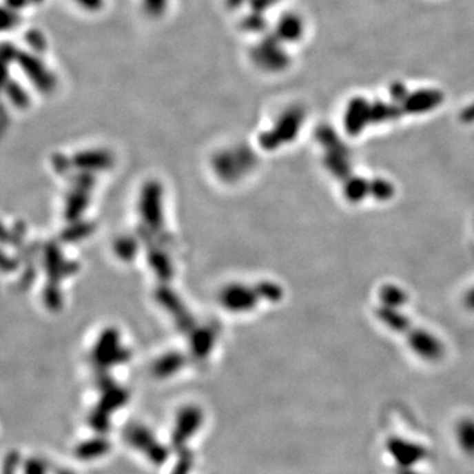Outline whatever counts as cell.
I'll list each match as a JSON object with an SVG mask.
<instances>
[{"mask_svg": "<svg viewBox=\"0 0 474 474\" xmlns=\"http://www.w3.org/2000/svg\"><path fill=\"white\" fill-rule=\"evenodd\" d=\"M254 61L269 72L283 70L290 62L286 52L282 49L281 41L276 36L267 37L265 41L256 48Z\"/></svg>", "mask_w": 474, "mask_h": 474, "instance_id": "obj_1", "label": "cell"}, {"mask_svg": "<svg viewBox=\"0 0 474 474\" xmlns=\"http://www.w3.org/2000/svg\"><path fill=\"white\" fill-rule=\"evenodd\" d=\"M371 102L362 96L353 98L344 114V127L351 134H361L369 125Z\"/></svg>", "mask_w": 474, "mask_h": 474, "instance_id": "obj_3", "label": "cell"}, {"mask_svg": "<svg viewBox=\"0 0 474 474\" xmlns=\"http://www.w3.org/2000/svg\"><path fill=\"white\" fill-rule=\"evenodd\" d=\"M79 7L87 10V11H96L103 7L104 0H73Z\"/></svg>", "mask_w": 474, "mask_h": 474, "instance_id": "obj_9", "label": "cell"}, {"mask_svg": "<svg viewBox=\"0 0 474 474\" xmlns=\"http://www.w3.org/2000/svg\"><path fill=\"white\" fill-rule=\"evenodd\" d=\"M389 92H390V96H391V102L398 104L403 103L404 99L407 98V95L410 94L407 91V87L402 82L391 83V86L389 87Z\"/></svg>", "mask_w": 474, "mask_h": 474, "instance_id": "obj_7", "label": "cell"}, {"mask_svg": "<svg viewBox=\"0 0 474 474\" xmlns=\"http://www.w3.org/2000/svg\"><path fill=\"white\" fill-rule=\"evenodd\" d=\"M404 114L402 104L385 103L382 101H377L371 103L369 108V124H381L385 121L397 120Z\"/></svg>", "mask_w": 474, "mask_h": 474, "instance_id": "obj_5", "label": "cell"}, {"mask_svg": "<svg viewBox=\"0 0 474 474\" xmlns=\"http://www.w3.org/2000/svg\"><path fill=\"white\" fill-rule=\"evenodd\" d=\"M303 30L305 24L299 16L296 14H286L278 20L276 37L285 43H296L303 36Z\"/></svg>", "mask_w": 474, "mask_h": 474, "instance_id": "obj_4", "label": "cell"}, {"mask_svg": "<svg viewBox=\"0 0 474 474\" xmlns=\"http://www.w3.org/2000/svg\"><path fill=\"white\" fill-rule=\"evenodd\" d=\"M444 101V94L436 89H422L413 91L402 103L404 114L418 115L426 114L437 108Z\"/></svg>", "mask_w": 474, "mask_h": 474, "instance_id": "obj_2", "label": "cell"}, {"mask_svg": "<svg viewBox=\"0 0 474 474\" xmlns=\"http://www.w3.org/2000/svg\"><path fill=\"white\" fill-rule=\"evenodd\" d=\"M27 65L24 66L25 73L28 74L30 79H33L36 82L37 86H40L41 89H46L50 87L53 81L50 78L49 72L45 69L44 66H40V62L34 57H28L25 59Z\"/></svg>", "mask_w": 474, "mask_h": 474, "instance_id": "obj_6", "label": "cell"}, {"mask_svg": "<svg viewBox=\"0 0 474 474\" xmlns=\"http://www.w3.org/2000/svg\"><path fill=\"white\" fill-rule=\"evenodd\" d=\"M460 118H461V121H464L466 124L474 123V102L472 104H469L466 108L462 110Z\"/></svg>", "mask_w": 474, "mask_h": 474, "instance_id": "obj_10", "label": "cell"}, {"mask_svg": "<svg viewBox=\"0 0 474 474\" xmlns=\"http://www.w3.org/2000/svg\"><path fill=\"white\" fill-rule=\"evenodd\" d=\"M144 4L149 12H152L153 15H158L163 12L166 7V0H144Z\"/></svg>", "mask_w": 474, "mask_h": 474, "instance_id": "obj_8", "label": "cell"}]
</instances>
